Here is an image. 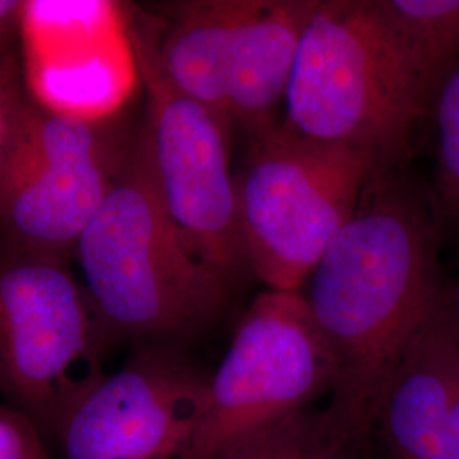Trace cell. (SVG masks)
Here are the masks:
<instances>
[{
  "instance_id": "14",
  "label": "cell",
  "mask_w": 459,
  "mask_h": 459,
  "mask_svg": "<svg viewBox=\"0 0 459 459\" xmlns=\"http://www.w3.org/2000/svg\"><path fill=\"white\" fill-rule=\"evenodd\" d=\"M356 451L333 436L324 411L308 409L265 427L221 459H356Z\"/></svg>"
},
{
  "instance_id": "9",
  "label": "cell",
  "mask_w": 459,
  "mask_h": 459,
  "mask_svg": "<svg viewBox=\"0 0 459 459\" xmlns=\"http://www.w3.org/2000/svg\"><path fill=\"white\" fill-rule=\"evenodd\" d=\"M210 377L150 349L104 377L60 430L64 459H186Z\"/></svg>"
},
{
  "instance_id": "15",
  "label": "cell",
  "mask_w": 459,
  "mask_h": 459,
  "mask_svg": "<svg viewBox=\"0 0 459 459\" xmlns=\"http://www.w3.org/2000/svg\"><path fill=\"white\" fill-rule=\"evenodd\" d=\"M430 108L437 128V203L459 225V60L444 75Z\"/></svg>"
},
{
  "instance_id": "3",
  "label": "cell",
  "mask_w": 459,
  "mask_h": 459,
  "mask_svg": "<svg viewBox=\"0 0 459 459\" xmlns=\"http://www.w3.org/2000/svg\"><path fill=\"white\" fill-rule=\"evenodd\" d=\"M284 100L296 133L361 150L379 172L398 170L430 108L381 0H318Z\"/></svg>"
},
{
  "instance_id": "19",
  "label": "cell",
  "mask_w": 459,
  "mask_h": 459,
  "mask_svg": "<svg viewBox=\"0 0 459 459\" xmlns=\"http://www.w3.org/2000/svg\"><path fill=\"white\" fill-rule=\"evenodd\" d=\"M455 305H456V312H458L459 320V288L456 290V293H455Z\"/></svg>"
},
{
  "instance_id": "4",
  "label": "cell",
  "mask_w": 459,
  "mask_h": 459,
  "mask_svg": "<svg viewBox=\"0 0 459 459\" xmlns=\"http://www.w3.org/2000/svg\"><path fill=\"white\" fill-rule=\"evenodd\" d=\"M235 174L247 267L267 290L299 291L356 212L375 160L316 142L276 119L247 133Z\"/></svg>"
},
{
  "instance_id": "6",
  "label": "cell",
  "mask_w": 459,
  "mask_h": 459,
  "mask_svg": "<svg viewBox=\"0 0 459 459\" xmlns=\"http://www.w3.org/2000/svg\"><path fill=\"white\" fill-rule=\"evenodd\" d=\"M136 126L117 111L77 115L31 96L0 184V246L68 261L109 195Z\"/></svg>"
},
{
  "instance_id": "8",
  "label": "cell",
  "mask_w": 459,
  "mask_h": 459,
  "mask_svg": "<svg viewBox=\"0 0 459 459\" xmlns=\"http://www.w3.org/2000/svg\"><path fill=\"white\" fill-rule=\"evenodd\" d=\"M133 45L147 87L143 119L165 206L197 257L233 282L248 267L230 169V126L165 81L147 38L136 34Z\"/></svg>"
},
{
  "instance_id": "2",
  "label": "cell",
  "mask_w": 459,
  "mask_h": 459,
  "mask_svg": "<svg viewBox=\"0 0 459 459\" xmlns=\"http://www.w3.org/2000/svg\"><path fill=\"white\" fill-rule=\"evenodd\" d=\"M75 255L106 337H187L216 322L229 301L231 282L197 257L165 206L145 119Z\"/></svg>"
},
{
  "instance_id": "7",
  "label": "cell",
  "mask_w": 459,
  "mask_h": 459,
  "mask_svg": "<svg viewBox=\"0 0 459 459\" xmlns=\"http://www.w3.org/2000/svg\"><path fill=\"white\" fill-rule=\"evenodd\" d=\"M335 364L299 291L267 290L242 316L210 377L186 459H221L254 434L308 411L332 390Z\"/></svg>"
},
{
  "instance_id": "10",
  "label": "cell",
  "mask_w": 459,
  "mask_h": 459,
  "mask_svg": "<svg viewBox=\"0 0 459 459\" xmlns=\"http://www.w3.org/2000/svg\"><path fill=\"white\" fill-rule=\"evenodd\" d=\"M385 459H459V320L444 296L415 333L375 429Z\"/></svg>"
},
{
  "instance_id": "13",
  "label": "cell",
  "mask_w": 459,
  "mask_h": 459,
  "mask_svg": "<svg viewBox=\"0 0 459 459\" xmlns=\"http://www.w3.org/2000/svg\"><path fill=\"white\" fill-rule=\"evenodd\" d=\"M400 48L430 104L459 60V0H381Z\"/></svg>"
},
{
  "instance_id": "18",
  "label": "cell",
  "mask_w": 459,
  "mask_h": 459,
  "mask_svg": "<svg viewBox=\"0 0 459 459\" xmlns=\"http://www.w3.org/2000/svg\"><path fill=\"white\" fill-rule=\"evenodd\" d=\"M26 2L0 0V56L16 48L17 38L24 28Z\"/></svg>"
},
{
  "instance_id": "5",
  "label": "cell",
  "mask_w": 459,
  "mask_h": 459,
  "mask_svg": "<svg viewBox=\"0 0 459 459\" xmlns=\"http://www.w3.org/2000/svg\"><path fill=\"white\" fill-rule=\"evenodd\" d=\"M104 339L68 261L0 246V392L41 434L58 437L106 377L99 364Z\"/></svg>"
},
{
  "instance_id": "11",
  "label": "cell",
  "mask_w": 459,
  "mask_h": 459,
  "mask_svg": "<svg viewBox=\"0 0 459 459\" xmlns=\"http://www.w3.org/2000/svg\"><path fill=\"white\" fill-rule=\"evenodd\" d=\"M318 0H252L230 74V119L250 133L274 121Z\"/></svg>"
},
{
  "instance_id": "12",
  "label": "cell",
  "mask_w": 459,
  "mask_h": 459,
  "mask_svg": "<svg viewBox=\"0 0 459 459\" xmlns=\"http://www.w3.org/2000/svg\"><path fill=\"white\" fill-rule=\"evenodd\" d=\"M252 0H189L170 7L164 39L153 60L182 96L213 111L229 126L230 74L238 31Z\"/></svg>"
},
{
  "instance_id": "1",
  "label": "cell",
  "mask_w": 459,
  "mask_h": 459,
  "mask_svg": "<svg viewBox=\"0 0 459 459\" xmlns=\"http://www.w3.org/2000/svg\"><path fill=\"white\" fill-rule=\"evenodd\" d=\"M308 281L305 299L335 364L324 415L341 443L359 447L411 339L446 296L434 223L396 172L371 174Z\"/></svg>"
},
{
  "instance_id": "16",
  "label": "cell",
  "mask_w": 459,
  "mask_h": 459,
  "mask_svg": "<svg viewBox=\"0 0 459 459\" xmlns=\"http://www.w3.org/2000/svg\"><path fill=\"white\" fill-rule=\"evenodd\" d=\"M31 100L26 72L17 49L0 56V184L16 142L17 132Z\"/></svg>"
},
{
  "instance_id": "17",
  "label": "cell",
  "mask_w": 459,
  "mask_h": 459,
  "mask_svg": "<svg viewBox=\"0 0 459 459\" xmlns=\"http://www.w3.org/2000/svg\"><path fill=\"white\" fill-rule=\"evenodd\" d=\"M0 459H51L33 420L0 403Z\"/></svg>"
}]
</instances>
